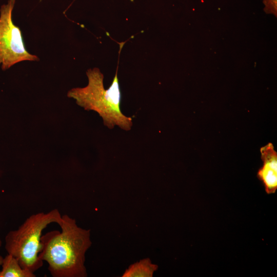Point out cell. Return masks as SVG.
<instances>
[{"label":"cell","mask_w":277,"mask_h":277,"mask_svg":"<svg viewBox=\"0 0 277 277\" xmlns=\"http://www.w3.org/2000/svg\"><path fill=\"white\" fill-rule=\"evenodd\" d=\"M158 266L145 258L131 264L123 273V277H152Z\"/></svg>","instance_id":"52a82bcc"},{"label":"cell","mask_w":277,"mask_h":277,"mask_svg":"<svg viewBox=\"0 0 277 277\" xmlns=\"http://www.w3.org/2000/svg\"><path fill=\"white\" fill-rule=\"evenodd\" d=\"M117 69L111 86L107 89L104 87V75L97 68L88 69V80L84 87L73 88L67 92V96L75 101L77 105L85 110L94 111L102 118L104 124L109 129L117 126L129 131L132 126L131 117L121 111V93L117 77Z\"/></svg>","instance_id":"7a4b0ae2"},{"label":"cell","mask_w":277,"mask_h":277,"mask_svg":"<svg viewBox=\"0 0 277 277\" xmlns=\"http://www.w3.org/2000/svg\"><path fill=\"white\" fill-rule=\"evenodd\" d=\"M15 0H8L0 8V68L5 71L17 63L38 61L25 48L21 30L12 21Z\"/></svg>","instance_id":"277c9868"},{"label":"cell","mask_w":277,"mask_h":277,"mask_svg":"<svg viewBox=\"0 0 277 277\" xmlns=\"http://www.w3.org/2000/svg\"><path fill=\"white\" fill-rule=\"evenodd\" d=\"M2 242L1 238H0V249H1V247H2Z\"/></svg>","instance_id":"30bf717a"},{"label":"cell","mask_w":277,"mask_h":277,"mask_svg":"<svg viewBox=\"0 0 277 277\" xmlns=\"http://www.w3.org/2000/svg\"><path fill=\"white\" fill-rule=\"evenodd\" d=\"M3 257L0 255V266H1L3 262Z\"/></svg>","instance_id":"9c48e42d"},{"label":"cell","mask_w":277,"mask_h":277,"mask_svg":"<svg viewBox=\"0 0 277 277\" xmlns=\"http://www.w3.org/2000/svg\"><path fill=\"white\" fill-rule=\"evenodd\" d=\"M62 221V215L57 209L31 214L16 229L7 233L5 238L6 251L22 267L35 272L44 264L38 256L43 230L51 223L60 225Z\"/></svg>","instance_id":"3957f363"},{"label":"cell","mask_w":277,"mask_h":277,"mask_svg":"<svg viewBox=\"0 0 277 277\" xmlns=\"http://www.w3.org/2000/svg\"><path fill=\"white\" fill-rule=\"evenodd\" d=\"M265 5L264 10L266 13L276 14L277 0H263Z\"/></svg>","instance_id":"ba28073f"},{"label":"cell","mask_w":277,"mask_h":277,"mask_svg":"<svg viewBox=\"0 0 277 277\" xmlns=\"http://www.w3.org/2000/svg\"><path fill=\"white\" fill-rule=\"evenodd\" d=\"M0 277H35L34 272L22 267L13 255L8 254L3 258Z\"/></svg>","instance_id":"8992f818"},{"label":"cell","mask_w":277,"mask_h":277,"mask_svg":"<svg viewBox=\"0 0 277 277\" xmlns=\"http://www.w3.org/2000/svg\"><path fill=\"white\" fill-rule=\"evenodd\" d=\"M61 231H50L41 237L39 258L48 264L53 277H86L85 254L90 247V230L79 227L75 220L62 215Z\"/></svg>","instance_id":"6da1fadb"},{"label":"cell","mask_w":277,"mask_h":277,"mask_svg":"<svg viewBox=\"0 0 277 277\" xmlns=\"http://www.w3.org/2000/svg\"><path fill=\"white\" fill-rule=\"evenodd\" d=\"M260 152L263 164L257 176L262 182L266 193H274L277 189V152L271 143L262 147Z\"/></svg>","instance_id":"5b68a950"}]
</instances>
